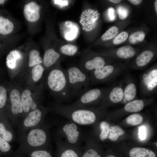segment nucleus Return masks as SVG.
I'll return each instance as SVG.
<instances>
[{
	"label": "nucleus",
	"instance_id": "obj_7",
	"mask_svg": "<svg viewBox=\"0 0 157 157\" xmlns=\"http://www.w3.org/2000/svg\"><path fill=\"white\" fill-rule=\"evenodd\" d=\"M47 111V109L41 106L30 111L21 119L17 127L19 135L24 133L44 123Z\"/></svg>",
	"mask_w": 157,
	"mask_h": 157
},
{
	"label": "nucleus",
	"instance_id": "obj_1",
	"mask_svg": "<svg viewBox=\"0 0 157 157\" xmlns=\"http://www.w3.org/2000/svg\"><path fill=\"white\" fill-rule=\"evenodd\" d=\"M50 127L51 125L44 122L24 133L19 135V146L16 152L25 154L33 150L50 148Z\"/></svg>",
	"mask_w": 157,
	"mask_h": 157
},
{
	"label": "nucleus",
	"instance_id": "obj_19",
	"mask_svg": "<svg viewBox=\"0 0 157 157\" xmlns=\"http://www.w3.org/2000/svg\"><path fill=\"white\" fill-rule=\"evenodd\" d=\"M0 136L10 143L15 138V132L11 125L0 118Z\"/></svg>",
	"mask_w": 157,
	"mask_h": 157
},
{
	"label": "nucleus",
	"instance_id": "obj_12",
	"mask_svg": "<svg viewBox=\"0 0 157 157\" xmlns=\"http://www.w3.org/2000/svg\"><path fill=\"white\" fill-rule=\"evenodd\" d=\"M124 79L119 83H115L109 88V89L105 97L101 101V109L106 103H119L122 101L124 98L123 85Z\"/></svg>",
	"mask_w": 157,
	"mask_h": 157
},
{
	"label": "nucleus",
	"instance_id": "obj_39",
	"mask_svg": "<svg viewBox=\"0 0 157 157\" xmlns=\"http://www.w3.org/2000/svg\"><path fill=\"white\" fill-rule=\"evenodd\" d=\"M138 135L139 138L142 140L146 139V128L144 126H141L139 128Z\"/></svg>",
	"mask_w": 157,
	"mask_h": 157
},
{
	"label": "nucleus",
	"instance_id": "obj_10",
	"mask_svg": "<svg viewBox=\"0 0 157 157\" xmlns=\"http://www.w3.org/2000/svg\"><path fill=\"white\" fill-rule=\"evenodd\" d=\"M10 99L9 111L6 118L11 126L18 127L23 113L21 96L18 90L16 89L13 90L10 94Z\"/></svg>",
	"mask_w": 157,
	"mask_h": 157
},
{
	"label": "nucleus",
	"instance_id": "obj_43",
	"mask_svg": "<svg viewBox=\"0 0 157 157\" xmlns=\"http://www.w3.org/2000/svg\"><path fill=\"white\" fill-rule=\"evenodd\" d=\"M24 155L16 152L13 157H24Z\"/></svg>",
	"mask_w": 157,
	"mask_h": 157
},
{
	"label": "nucleus",
	"instance_id": "obj_37",
	"mask_svg": "<svg viewBox=\"0 0 157 157\" xmlns=\"http://www.w3.org/2000/svg\"><path fill=\"white\" fill-rule=\"evenodd\" d=\"M7 100V92L5 88L0 85V109L5 106Z\"/></svg>",
	"mask_w": 157,
	"mask_h": 157
},
{
	"label": "nucleus",
	"instance_id": "obj_45",
	"mask_svg": "<svg viewBox=\"0 0 157 157\" xmlns=\"http://www.w3.org/2000/svg\"><path fill=\"white\" fill-rule=\"evenodd\" d=\"M154 7L156 14H157V0L155 1L154 2Z\"/></svg>",
	"mask_w": 157,
	"mask_h": 157
},
{
	"label": "nucleus",
	"instance_id": "obj_34",
	"mask_svg": "<svg viewBox=\"0 0 157 157\" xmlns=\"http://www.w3.org/2000/svg\"><path fill=\"white\" fill-rule=\"evenodd\" d=\"M78 48L75 46L67 44L62 46L60 51L62 54L69 56L74 55L77 52Z\"/></svg>",
	"mask_w": 157,
	"mask_h": 157
},
{
	"label": "nucleus",
	"instance_id": "obj_35",
	"mask_svg": "<svg viewBox=\"0 0 157 157\" xmlns=\"http://www.w3.org/2000/svg\"><path fill=\"white\" fill-rule=\"evenodd\" d=\"M12 152V147L10 143L0 136V153L6 154L11 153Z\"/></svg>",
	"mask_w": 157,
	"mask_h": 157
},
{
	"label": "nucleus",
	"instance_id": "obj_24",
	"mask_svg": "<svg viewBox=\"0 0 157 157\" xmlns=\"http://www.w3.org/2000/svg\"><path fill=\"white\" fill-rule=\"evenodd\" d=\"M13 24L9 19L0 16V33L3 35L11 33L14 29Z\"/></svg>",
	"mask_w": 157,
	"mask_h": 157
},
{
	"label": "nucleus",
	"instance_id": "obj_33",
	"mask_svg": "<svg viewBox=\"0 0 157 157\" xmlns=\"http://www.w3.org/2000/svg\"><path fill=\"white\" fill-rule=\"evenodd\" d=\"M119 31L118 28L116 26H112L103 34L101 36V39L103 41L111 39L117 35Z\"/></svg>",
	"mask_w": 157,
	"mask_h": 157
},
{
	"label": "nucleus",
	"instance_id": "obj_9",
	"mask_svg": "<svg viewBox=\"0 0 157 157\" xmlns=\"http://www.w3.org/2000/svg\"><path fill=\"white\" fill-rule=\"evenodd\" d=\"M109 89L108 88H97L88 90L79 97L71 106L78 107L90 108V106L101 101Z\"/></svg>",
	"mask_w": 157,
	"mask_h": 157
},
{
	"label": "nucleus",
	"instance_id": "obj_29",
	"mask_svg": "<svg viewBox=\"0 0 157 157\" xmlns=\"http://www.w3.org/2000/svg\"><path fill=\"white\" fill-rule=\"evenodd\" d=\"M145 37V34L143 31H138L132 33L130 35L129 40L132 44H135L143 41Z\"/></svg>",
	"mask_w": 157,
	"mask_h": 157
},
{
	"label": "nucleus",
	"instance_id": "obj_2",
	"mask_svg": "<svg viewBox=\"0 0 157 157\" xmlns=\"http://www.w3.org/2000/svg\"><path fill=\"white\" fill-rule=\"evenodd\" d=\"M52 68L48 73L47 83L58 104L69 101L72 96L65 70L59 66Z\"/></svg>",
	"mask_w": 157,
	"mask_h": 157
},
{
	"label": "nucleus",
	"instance_id": "obj_48",
	"mask_svg": "<svg viewBox=\"0 0 157 157\" xmlns=\"http://www.w3.org/2000/svg\"><path fill=\"white\" fill-rule=\"evenodd\" d=\"M105 157H115L112 155H110L106 156Z\"/></svg>",
	"mask_w": 157,
	"mask_h": 157
},
{
	"label": "nucleus",
	"instance_id": "obj_3",
	"mask_svg": "<svg viewBox=\"0 0 157 157\" xmlns=\"http://www.w3.org/2000/svg\"><path fill=\"white\" fill-rule=\"evenodd\" d=\"M100 109L91 108L78 107L70 104H58L54 108V111L78 125H88L94 123Z\"/></svg>",
	"mask_w": 157,
	"mask_h": 157
},
{
	"label": "nucleus",
	"instance_id": "obj_26",
	"mask_svg": "<svg viewBox=\"0 0 157 157\" xmlns=\"http://www.w3.org/2000/svg\"><path fill=\"white\" fill-rule=\"evenodd\" d=\"M25 154L28 157H53L50 148L33 150L28 152Z\"/></svg>",
	"mask_w": 157,
	"mask_h": 157
},
{
	"label": "nucleus",
	"instance_id": "obj_28",
	"mask_svg": "<svg viewBox=\"0 0 157 157\" xmlns=\"http://www.w3.org/2000/svg\"><path fill=\"white\" fill-rule=\"evenodd\" d=\"M125 132L120 127L117 125L110 127L108 138L111 141H115L117 140L119 137L124 135Z\"/></svg>",
	"mask_w": 157,
	"mask_h": 157
},
{
	"label": "nucleus",
	"instance_id": "obj_46",
	"mask_svg": "<svg viewBox=\"0 0 157 157\" xmlns=\"http://www.w3.org/2000/svg\"><path fill=\"white\" fill-rule=\"evenodd\" d=\"M65 25L67 26H69L72 25V23L70 22L67 21L65 22Z\"/></svg>",
	"mask_w": 157,
	"mask_h": 157
},
{
	"label": "nucleus",
	"instance_id": "obj_42",
	"mask_svg": "<svg viewBox=\"0 0 157 157\" xmlns=\"http://www.w3.org/2000/svg\"><path fill=\"white\" fill-rule=\"evenodd\" d=\"M128 1L131 4L136 5L140 4L142 1V0H128Z\"/></svg>",
	"mask_w": 157,
	"mask_h": 157
},
{
	"label": "nucleus",
	"instance_id": "obj_18",
	"mask_svg": "<svg viewBox=\"0 0 157 157\" xmlns=\"http://www.w3.org/2000/svg\"><path fill=\"white\" fill-rule=\"evenodd\" d=\"M40 7L36 2H30L26 4L24 7L23 14L27 20L35 22L40 17Z\"/></svg>",
	"mask_w": 157,
	"mask_h": 157
},
{
	"label": "nucleus",
	"instance_id": "obj_23",
	"mask_svg": "<svg viewBox=\"0 0 157 157\" xmlns=\"http://www.w3.org/2000/svg\"><path fill=\"white\" fill-rule=\"evenodd\" d=\"M84 141L85 142V146L81 157H101L97 151L92 147L91 141L86 135Z\"/></svg>",
	"mask_w": 157,
	"mask_h": 157
},
{
	"label": "nucleus",
	"instance_id": "obj_20",
	"mask_svg": "<svg viewBox=\"0 0 157 157\" xmlns=\"http://www.w3.org/2000/svg\"><path fill=\"white\" fill-rule=\"evenodd\" d=\"M60 54L53 49L50 48L47 49L44 53L43 63L46 68L51 67L59 59Z\"/></svg>",
	"mask_w": 157,
	"mask_h": 157
},
{
	"label": "nucleus",
	"instance_id": "obj_16",
	"mask_svg": "<svg viewBox=\"0 0 157 157\" xmlns=\"http://www.w3.org/2000/svg\"><path fill=\"white\" fill-rule=\"evenodd\" d=\"M124 79L125 85L123 88L124 103L134 100L137 95V89L136 84L130 75H127Z\"/></svg>",
	"mask_w": 157,
	"mask_h": 157
},
{
	"label": "nucleus",
	"instance_id": "obj_38",
	"mask_svg": "<svg viewBox=\"0 0 157 157\" xmlns=\"http://www.w3.org/2000/svg\"><path fill=\"white\" fill-rule=\"evenodd\" d=\"M117 11L119 17L121 19H125L128 15V11L125 8L119 7L118 8Z\"/></svg>",
	"mask_w": 157,
	"mask_h": 157
},
{
	"label": "nucleus",
	"instance_id": "obj_5",
	"mask_svg": "<svg viewBox=\"0 0 157 157\" xmlns=\"http://www.w3.org/2000/svg\"><path fill=\"white\" fill-rule=\"evenodd\" d=\"M128 69V67L119 63L105 65L90 73V85L112 82L127 71Z\"/></svg>",
	"mask_w": 157,
	"mask_h": 157
},
{
	"label": "nucleus",
	"instance_id": "obj_13",
	"mask_svg": "<svg viewBox=\"0 0 157 157\" xmlns=\"http://www.w3.org/2000/svg\"><path fill=\"white\" fill-rule=\"evenodd\" d=\"M91 57L85 60L79 67L83 71L89 74L92 71L112 63L114 61V60L111 58H106L101 56Z\"/></svg>",
	"mask_w": 157,
	"mask_h": 157
},
{
	"label": "nucleus",
	"instance_id": "obj_6",
	"mask_svg": "<svg viewBox=\"0 0 157 157\" xmlns=\"http://www.w3.org/2000/svg\"><path fill=\"white\" fill-rule=\"evenodd\" d=\"M57 133V135L60 138H64V141L70 145L80 147L84 141L85 135L78 125L70 121L61 125Z\"/></svg>",
	"mask_w": 157,
	"mask_h": 157
},
{
	"label": "nucleus",
	"instance_id": "obj_32",
	"mask_svg": "<svg viewBox=\"0 0 157 157\" xmlns=\"http://www.w3.org/2000/svg\"><path fill=\"white\" fill-rule=\"evenodd\" d=\"M143 120L142 116L140 114L135 113L128 116L126 119V122L131 126H136L141 124Z\"/></svg>",
	"mask_w": 157,
	"mask_h": 157
},
{
	"label": "nucleus",
	"instance_id": "obj_21",
	"mask_svg": "<svg viewBox=\"0 0 157 157\" xmlns=\"http://www.w3.org/2000/svg\"><path fill=\"white\" fill-rule=\"evenodd\" d=\"M145 99H137L127 102L124 106L123 110L128 113H136L142 110L145 105Z\"/></svg>",
	"mask_w": 157,
	"mask_h": 157
},
{
	"label": "nucleus",
	"instance_id": "obj_17",
	"mask_svg": "<svg viewBox=\"0 0 157 157\" xmlns=\"http://www.w3.org/2000/svg\"><path fill=\"white\" fill-rule=\"evenodd\" d=\"M31 94L30 91L26 89L23 91L21 96L23 108V113L21 119L30 111L38 107L37 103L32 98Z\"/></svg>",
	"mask_w": 157,
	"mask_h": 157
},
{
	"label": "nucleus",
	"instance_id": "obj_4",
	"mask_svg": "<svg viewBox=\"0 0 157 157\" xmlns=\"http://www.w3.org/2000/svg\"><path fill=\"white\" fill-rule=\"evenodd\" d=\"M65 71L72 97H79L89 89L91 85L89 74L76 66L69 67Z\"/></svg>",
	"mask_w": 157,
	"mask_h": 157
},
{
	"label": "nucleus",
	"instance_id": "obj_22",
	"mask_svg": "<svg viewBox=\"0 0 157 157\" xmlns=\"http://www.w3.org/2000/svg\"><path fill=\"white\" fill-rule=\"evenodd\" d=\"M130 157H156L154 153L147 149L135 147L132 149L129 153Z\"/></svg>",
	"mask_w": 157,
	"mask_h": 157
},
{
	"label": "nucleus",
	"instance_id": "obj_14",
	"mask_svg": "<svg viewBox=\"0 0 157 157\" xmlns=\"http://www.w3.org/2000/svg\"><path fill=\"white\" fill-rule=\"evenodd\" d=\"M154 56L155 53L153 51L149 49L144 50L137 56L130 67L134 70L142 69L151 62Z\"/></svg>",
	"mask_w": 157,
	"mask_h": 157
},
{
	"label": "nucleus",
	"instance_id": "obj_47",
	"mask_svg": "<svg viewBox=\"0 0 157 157\" xmlns=\"http://www.w3.org/2000/svg\"><path fill=\"white\" fill-rule=\"evenodd\" d=\"M5 1L4 0H0V4H3Z\"/></svg>",
	"mask_w": 157,
	"mask_h": 157
},
{
	"label": "nucleus",
	"instance_id": "obj_36",
	"mask_svg": "<svg viewBox=\"0 0 157 157\" xmlns=\"http://www.w3.org/2000/svg\"><path fill=\"white\" fill-rule=\"evenodd\" d=\"M128 36V33L127 32L122 31L114 38L113 43L115 45L120 44L126 40Z\"/></svg>",
	"mask_w": 157,
	"mask_h": 157
},
{
	"label": "nucleus",
	"instance_id": "obj_31",
	"mask_svg": "<svg viewBox=\"0 0 157 157\" xmlns=\"http://www.w3.org/2000/svg\"><path fill=\"white\" fill-rule=\"evenodd\" d=\"M99 128L101 132L99 135V138L101 140L103 141L108 138L110 130V125L108 122L103 121L100 123Z\"/></svg>",
	"mask_w": 157,
	"mask_h": 157
},
{
	"label": "nucleus",
	"instance_id": "obj_41",
	"mask_svg": "<svg viewBox=\"0 0 157 157\" xmlns=\"http://www.w3.org/2000/svg\"><path fill=\"white\" fill-rule=\"evenodd\" d=\"M54 2L56 3L62 5H65L67 3V1L65 0H54Z\"/></svg>",
	"mask_w": 157,
	"mask_h": 157
},
{
	"label": "nucleus",
	"instance_id": "obj_44",
	"mask_svg": "<svg viewBox=\"0 0 157 157\" xmlns=\"http://www.w3.org/2000/svg\"><path fill=\"white\" fill-rule=\"evenodd\" d=\"M109 1L115 3H118L121 2V0H109Z\"/></svg>",
	"mask_w": 157,
	"mask_h": 157
},
{
	"label": "nucleus",
	"instance_id": "obj_40",
	"mask_svg": "<svg viewBox=\"0 0 157 157\" xmlns=\"http://www.w3.org/2000/svg\"><path fill=\"white\" fill-rule=\"evenodd\" d=\"M109 17L111 20L114 19V10L113 8H110L108 9Z\"/></svg>",
	"mask_w": 157,
	"mask_h": 157
},
{
	"label": "nucleus",
	"instance_id": "obj_8",
	"mask_svg": "<svg viewBox=\"0 0 157 157\" xmlns=\"http://www.w3.org/2000/svg\"><path fill=\"white\" fill-rule=\"evenodd\" d=\"M140 95L143 96L153 95L157 92V68L156 65L150 67L140 76Z\"/></svg>",
	"mask_w": 157,
	"mask_h": 157
},
{
	"label": "nucleus",
	"instance_id": "obj_27",
	"mask_svg": "<svg viewBox=\"0 0 157 157\" xmlns=\"http://www.w3.org/2000/svg\"><path fill=\"white\" fill-rule=\"evenodd\" d=\"M28 58V65L30 67L40 64L43 61L42 59L40 56V52L36 49H33L30 51Z\"/></svg>",
	"mask_w": 157,
	"mask_h": 157
},
{
	"label": "nucleus",
	"instance_id": "obj_15",
	"mask_svg": "<svg viewBox=\"0 0 157 157\" xmlns=\"http://www.w3.org/2000/svg\"><path fill=\"white\" fill-rule=\"evenodd\" d=\"M136 53V51L133 47L128 45L120 47L114 51L108 52L106 54V55L111 58L127 60L134 57Z\"/></svg>",
	"mask_w": 157,
	"mask_h": 157
},
{
	"label": "nucleus",
	"instance_id": "obj_30",
	"mask_svg": "<svg viewBox=\"0 0 157 157\" xmlns=\"http://www.w3.org/2000/svg\"><path fill=\"white\" fill-rule=\"evenodd\" d=\"M44 68L41 64L34 66L31 70L32 78L34 82L38 81L42 77Z\"/></svg>",
	"mask_w": 157,
	"mask_h": 157
},
{
	"label": "nucleus",
	"instance_id": "obj_11",
	"mask_svg": "<svg viewBox=\"0 0 157 157\" xmlns=\"http://www.w3.org/2000/svg\"><path fill=\"white\" fill-rule=\"evenodd\" d=\"M54 138L56 146V157H81L80 147L67 144L57 135Z\"/></svg>",
	"mask_w": 157,
	"mask_h": 157
},
{
	"label": "nucleus",
	"instance_id": "obj_25",
	"mask_svg": "<svg viewBox=\"0 0 157 157\" xmlns=\"http://www.w3.org/2000/svg\"><path fill=\"white\" fill-rule=\"evenodd\" d=\"M21 57V53L18 50H14L11 51L6 57V65L10 69L14 68L16 65L17 60L20 59Z\"/></svg>",
	"mask_w": 157,
	"mask_h": 157
}]
</instances>
